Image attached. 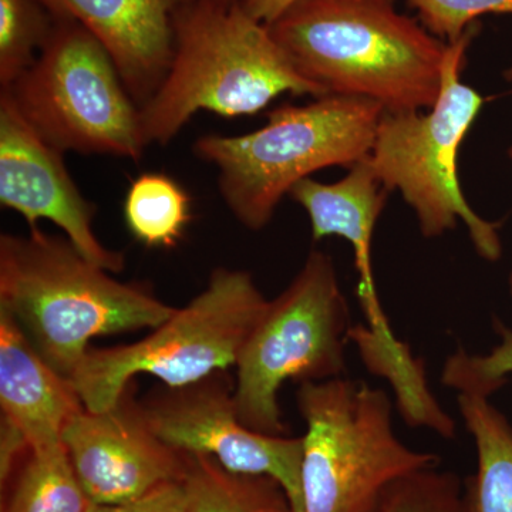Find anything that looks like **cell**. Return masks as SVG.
Segmentation results:
<instances>
[{
  "instance_id": "cell-7",
  "label": "cell",
  "mask_w": 512,
  "mask_h": 512,
  "mask_svg": "<svg viewBox=\"0 0 512 512\" xmlns=\"http://www.w3.org/2000/svg\"><path fill=\"white\" fill-rule=\"evenodd\" d=\"M269 299L242 269L211 272L204 291L138 342L90 348L72 383L90 412L109 409L138 375L167 387L200 382L237 366Z\"/></svg>"
},
{
  "instance_id": "cell-22",
  "label": "cell",
  "mask_w": 512,
  "mask_h": 512,
  "mask_svg": "<svg viewBox=\"0 0 512 512\" xmlns=\"http://www.w3.org/2000/svg\"><path fill=\"white\" fill-rule=\"evenodd\" d=\"M498 343L487 355H471L458 349L444 363L441 380L457 393H477L491 397L512 376V329L494 320Z\"/></svg>"
},
{
  "instance_id": "cell-18",
  "label": "cell",
  "mask_w": 512,
  "mask_h": 512,
  "mask_svg": "<svg viewBox=\"0 0 512 512\" xmlns=\"http://www.w3.org/2000/svg\"><path fill=\"white\" fill-rule=\"evenodd\" d=\"M185 512H295L274 478L228 471L215 458L187 454Z\"/></svg>"
},
{
  "instance_id": "cell-11",
  "label": "cell",
  "mask_w": 512,
  "mask_h": 512,
  "mask_svg": "<svg viewBox=\"0 0 512 512\" xmlns=\"http://www.w3.org/2000/svg\"><path fill=\"white\" fill-rule=\"evenodd\" d=\"M62 439L94 504L137 500L161 485L181 483L187 473V454L164 443L150 426L136 379L109 409L74 416Z\"/></svg>"
},
{
  "instance_id": "cell-13",
  "label": "cell",
  "mask_w": 512,
  "mask_h": 512,
  "mask_svg": "<svg viewBox=\"0 0 512 512\" xmlns=\"http://www.w3.org/2000/svg\"><path fill=\"white\" fill-rule=\"evenodd\" d=\"M55 18L74 20L106 47L140 109L174 57V20L190 0H39Z\"/></svg>"
},
{
  "instance_id": "cell-26",
  "label": "cell",
  "mask_w": 512,
  "mask_h": 512,
  "mask_svg": "<svg viewBox=\"0 0 512 512\" xmlns=\"http://www.w3.org/2000/svg\"><path fill=\"white\" fill-rule=\"evenodd\" d=\"M198 2L208 3V5L220 6V8H234L242 5L245 0H198Z\"/></svg>"
},
{
  "instance_id": "cell-27",
  "label": "cell",
  "mask_w": 512,
  "mask_h": 512,
  "mask_svg": "<svg viewBox=\"0 0 512 512\" xmlns=\"http://www.w3.org/2000/svg\"><path fill=\"white\" fill-rule=\"evenodd\" d=\"M508 291H510V296L512 299V262L510 266V272H508Z\"/></svg>"
},
{
  "instance_id": "cell-1",
  "label": "cell",
  "mask_w": 512,
  "mask_h": 512,
  "mask_svg": "<svg viewBox=\"0 0 512 512\" xmlns=\"http://www.w3.org/2000/svg\"><path fill=\"white\" fill-rule=\"evenodd\" d=\"M397 0H295L266 25L325 96L376 101L387 113L439 99L448 43L399 12Z\"/></svg>"
},
{
  "instance_id": "cell-3",
  "label": "cell",
  "mask_w": 512,
  "mask_h": 512,
  "mask_svg": "<svg viewBox=\"0 0 512 512\" xmlns=\"http://www.w3.org/2000/svg\"><path fill=\"white\" fill-rule=\"evenodd\" d=\"M323 97L242 6L190 0L174 20V57L157 92L138 109L146 147L167 146L200 111L254 116L282 94Z\"/></svg>"
},
{
  "instance_id": "cell-5",
  "label": "cell",
  "mask_w": 512,
  "mask_h": 512,
  "mask_svg": "<svg viewBox=\"0 0 512 512\" xmlns=\"http://www.w3.org/2000/svg\"><path fill=\"white\" fill-rule=\"evenodd\" d=\"M477 32L474 23L448 43L439 99L429 113L384 111L367 160L387 191L402 194L424 238H439L461 221L477 254L497 262L503 255L498 224L470 207L457 177L458 148L484 106L483 96L461 82L467 49Z\"/></svg>"
},
{
  "instance_id": "cell-10",
  "label": "cell",
  "mask_w": 512,
  "mask_h": 512,
  "mask_svg": "<svg viewBox=\"0 0 512 512\" xmlns=\"http://www.w3.org/2000/svg\"><path fill=\"white\" fill-rule=\"evenodd\" d=\"M234 393L235 382L227 372H218L200 382L153 390L141 403L150 426L168 446L215 458L232 473L274 478L293 511L302 512V437L249 429L239 419Z\"/></svg>"
},
{
  "instance_id": "cell-21",
  "label": "cell",
  "mask_w": 512,
  "mask_h": 512,
  "mask_svg": "<svg viewBox=\"0 0 512 512\" xmlns=\"http://www.w3.org/2000/svg\"><path fill=\"white\" fill-rule=\"evenodd\" d=\"M377 512H468L466 488L450 471L423 468L394 481Z\"/></svg>"
},
{
  "instance_id": "cell-20",
  "label": "cell",
  "mask_w": 512,
  "mask_h": 512,
  "mask_svg": "<svg viewBox=\"0 0 512 512\" xmlns=\"http://www.w3.org/2000/svg\"><path fill=\"white\" fill-rule=\"evenodd\" d=\"M55 23L39 0H0V89H8L35 63Z\"/></svg>"
},
{
  "instance_id": "cell-14",
  "label": "cell",
  "mask_w": 512,
  "mask_h": 512,
  "mask_svg": "<svg viewBox=\"0 0 512 512\" xmlns=\"http://www.w3.org/2000/svg\"><path fill=\"white\" fill-rule=\"evenodd\" d=\"M0 409L29 448L63 443L69 421L86 407L72 380L56 372L22 326L0 308Z\"/></svg>"
},
{
  "instance_id": "cell-6",
  "label": "cell",
  "mask_w": 512,
  "mask_h": 512,
  "mask_svg": "<svg viewBox=\"0 0 512 512\" xmlns=\"http://www.w3.org/2000/svg\"><path fill=\"white\" fill-rule=\"evenodd\" d=\"M302 512H377L394 481L437 467V454L407 447L384 390L338 377L299 386Z\"/></svg>"
},
{
  "instance_id": "cell-19",
  "label": "cell",
  "mask_w": 512,
  "mask_h": 512,
  "mask_svg": "<svg viewBox=\"0 0 512 512\" xmlns=\"http://www.w3.org/2000/svg\"><path fill=\"white\" fill-rule=\"evenodd\" d=\"M123 214L131 237L144 247L175 248L191 221L190 195L168 175L144 173L131 181Z\"/></svg>"
},
{
  "instance_id": "cell-23",
  "label": "cell",
  "mask_w": 512,
  "mask_h": 512,
  "mask_svg": "<svg viewBox=\"0 0 512 512\" xmlns=\"http://www.w3.org/2000/svg\"><path fill=\"white\" fill-rule=\"evenodd\" d=\"M419 12L421 25L448 43L460 39L480 16L512 15V0H409Z\"/></svg>"
},
{
  "instance_id": "cell-4",
  "label": "cell",
  "mask_w": 512,
  "mask_h": 512,
  "mask_svg": "<svg viewBox=\"0 0 512 512\" xmlns=\"http://www.w3.org/2000/svg\"><path fill=\"white\" fill-rule=\"evenodd\" d=\"M384 109L360 97L323 96L272 110L241 136L205 134L192 151L218 170V188L235 220L261 231L293 185L329 167L352 168L372 153Z\"/></svg>"
},
{
  "instance_id": "cell-9",
  "label": "cell",
  "mask_w": 512,
  "mask_h": 512,
  "mask_svg": "<svg viewBox=\"0 0 512 512\" xmlns=\"http://www.w3.org/2000/svg\"><path fill=\"white\" fill-rule=\"evenodd\" d=\"M5 90L23 119L60 153L138 161L146 144L138 106L116 64L80 23L56 18L35 63Z\"/></svg>"
},
{
  "instance_id": "cell-2",
  "label": "cell",
  "mask_w": 512,
  "mask_h": 512,
  "mask_svg": "<svg viewBox=\"0 0 512 512\" xmlns=\"http://www.w3.org/2000/svg\"><path fill=\"white\" fill-rule=\"evenodd\" d=\"M66 237L40 228L0 235V308L56 372L73 373L99 336L154 329L173 315L143 282H121Z\"/></svg>"
},
{
  "instance_id": "cell-8",
  "label": "cell",
  "mask_w": 512,
  "mask_h": 512,
  "mask_svg": "<svg viewBox=\"0 0 512 512\" xmlns=\"http://www.w3.org/2000/svg\"><path fill=\"white\" fill-rule=\"evenodd\" d=\"M349 330V306L333 259L312 251L285 291L268 302L238 357L234 397L242 423L282 436V386L342 377Z\"/></svg>"
},
{
  "instance_id": "cell-17",
  "label": "cell",
  "mask_w": 512,
  "mask_h": 512,
  "mask_svg": "<svg viewBox=\"0 0 512 512\" xmlns=\"http://www.w3.org/2000/svg\"><path fill=\"white\" fill-rule=\"evenodd\" d=\"M2 512H92L64 444L29 448L2 487Z\"/></svg>"
},
{
  "instance_id": "cell-12",
  "label": "cell",
  "mask_w": 512,
  "mask_h": 512,
  "mask_svg": "<svg viewBox=\"0 0 512 512\" xmlns=\"http://www.w3.org/2000/svg\"><path fill=\"white\" fill-rule=\"evenodd\" d=\"M0 204L22 215L29 229L39 228V221L53 222L84 258L111 274L126 268L123 252L107 248L94 232L96 204L74 183L63 153L39 137L5 90H0Z\"/></svg>"
},
{
  "instance_id": "cell-15",
  "label": "cell",
  "mask_w": 512,
  "mask_h": 512,
  "mask_svg": "<svg viewBox=\"0 0 512 512\" xmlns=\"http://www.w3.org/2000/svg\"><path fill=\"white\" fill-rule=\"evenodd\" d=\"M349 170L333 184L305 178L293 185L289 197L308 214L313 241L340 237L352 245L359 275L360 308L369 325H379L387 316L377 295L372 245L376 222L386 207L389 191L380 183L367 158Z\"/></svg>"
},
{
  "instance_id": "cell-28",
  "label": "cell",
  "mask_w": 512,
  "mask_h": 512,
  "mask_svg": "<svg viewBox=\"0 0 512 512\" xmlns=\"http://www.w3.org/2000/svg\"><path fill=\"white\" fill-rule=\"evenodd\" d=\"M505 76H507V79L510 80V82H512V66L510 67V69H508V72L507 74H505Z\"/></svg>"
},
{
  "instance_id": "cell-16",
  "label": "cell",
  "mask_w": 512,
  "mask_h": 512,
  "mask_svg": "<svg viewBox=\"0 0 512 512\" xmlns=\"http://www.w3.org/2000/svg\"><path fill=\"white\" fill-rule=\"evenodd\" d=\"M458 410L473 437L477 471L466 485L468 512H512V426L490 397L457 393Z\"/></svg>"
},
{
  "instance_id": "cell-24",
  "label": "cell",
  "mask_w": 512,
  "mask_h": 512,
  "mask_svg": "<svg viewBox=\"0 0 512 512\" xmlns=\"http://www.w3.org/2000/svg\"><path fill=\"white\" fill-rule=\"evenodd\" d=\"M92 512H185L183 481L161 485L143 497L127 503L96 504Z\"/></svg>"
},
{
  "instance_id": "cell-29",
  "label": "cell",
  "mask_w": 512,
  "mask_h": 512,
  "mask_svg": "<svg viewBox=\"0 0 512 512\" xmlns=\"http://www.w3.org/2000/svg\"><path fill=\"white\" fill-rule=\"evenodd\" d=\"M508 156H510L511 161H512V146L510 147V151H508Z\"/></svg>"
},
{
  "instance_id": "cell-25",
  "label": "cell",
  "mask_w": 512,
  "mask_h": 512,
  "mask_svg": "<svg viewBox=\"0 0 512 512\" xmlns=\"http://www.w3.org/2000/svg\"><path fill=\"white\" fill-rule=\"evenodd\" d=\"M293 2L295 0H245L241 6L251 18L268 25Z\"/></svg>"
}]
</instances>
